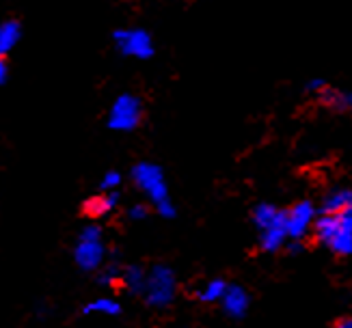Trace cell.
<instances>
[{"mask_svg":"<svg viewBox=\"0 0 352 328\" xmlns=\"http://www.w3.org/2000/svg\"><path fill=\"white\" fill-rule=\"evenodd\" d=\"M175 289H177V281L169 265L156 263L154 268L147 272L143 296L149 307H154V309L169 307L175 298Z\"/></svg>","mask_w":352,"mask_h":328,"instance_id":"1","label":"cell"},{"mask_svg":"<svg viewBox=\"0 0 352 328\" xmlns=\"http://www.w3.org/2000/svg\"><path fill=\"white\" fill-rule=\"evenodd\" d=\"M279 216V210L270 206V203H262V206H257L255 212H253V221L259 229H266L268 225L274 223V218Z\"/></svg>","mask_w":352,"mask_h":328,"instance_id":"17","label":"cell"},{"mask_svg":"<svg viewBox=\"0 0 352 328\" xmlns=\"http://www.w3.org/2000/svg\"><path fill=\"white\" fill-rule=\"evenodd\" d=\"M20 35H22L20 22L9 20L0 26V56H7V52L20 41Z\"/></svg>","mask_w":352,"mask_h":328,"instance_id":"12","label":"cell"},{"mask_svg":"<svg viewBox=\"0 0 352 328\" xmlns=\"http://www.w3.org/2000/svg\"><path fill=\"white\" fill-rule=\"evenodd\" d=\"M314 216H316V210L309 201H300L296 206L285 212V231L289 238H302L305 233L309 231V227L314 225Z\"/></svg>","mask_w":352,"mask_h":328,"instance_id":"7","label":"cell"},{"mask_svg":"<svg viewBox=\"0 0 352 328\" xmlns=\"http://www.w3.org/2000/svg\"><path fill=\"white\" fill-rule=\"evenodd\" d=\"M74 259L78 263V268H82L85 272H94L104 263L106 248H104L102 240L78 238V244H76V251H74Z\"/></svg>","mask_w":352,"mask_h":328,"instance_id":"6","label":"cell"},{"mask_svg":"<svg viewBox=\"0 0 352 328\" xmlns=\"http://www.w3.org/2000/svg\"><path fill=\"white\" fill-rule=\"evenodd\" d=\"M324 87H327V83L322 80V78H314V80L307 85V91H309V93H314V96H318V93L322 91Z\"/></svg>","mask_w":352,"mask_h":328,"instance_id":"21","label":"cell"},{"mask_svg":"<svg viewBox=\"0 0 352 328\" xmlns=\"http://www.w3.org/2000/svg\"><path fill=\"white\" fill-rule=\"evenodd\" d=\"M335 328H352V318H344V320H340L338 322V326Z\"/></svg>","mask_w":352,"mask_h":328,"instance_id":"24","label":"cell"},{"mask_svg":"<svg viewBox=\"0 0 352 328\" xmlns=\"http://www.w3.org/2000/svg\"><path fill=\"white\" fill-rule=\"evenodd\" d=\"M132 179L147 195V199H151L154 206H160V203L169 201V190H166L164 175H162L160 166L149 164V162L136 164L132 171Z\"/></svg>","mask_w":352,"mask_h":328,"instance_id":"3","label":"cell"},{"mask_svg":"<svg viewBox=\"0 0 352 328\" xmlns=\"http://www.w3.org/2000/svg\"><path fill=\"white\" fill-rule=\"evenodd\" d=\"M316 236L340 255L352 253V227L340 214H324L316 221Z\"/></svg>","mask_w":352,"mask_h":328,"instance_id":"2","label":"cell"},{"mask_svg":"<svg viewBox=\"0 0 352 328\" xmlns=\"http://www.w3.org/2000/svg\"><path fill=\"white\" fill-rule=\"evenodd\" d=\"M145 278H147V272L141 268V265H128L126 270H121V285L136 296H143Z\"/></svg>","mask_w":352,"mask_h":328,"instance_id":"11","label":"cell"},{"mask_svg":"<svg viewBox=\"0 0 352 328\" xmlns=\"http://www.w3.org/2000/svg\"><path fill=\"white\" fill-rule=\"evenodd\" d=\"M287 238L285 231V212H279V216L274 218V223L268 225L266 229H262V248L264 251H277V248L283 246Z\"/></svg>","mask_w":352,"mask_h":328,"instance_id":"9","label":"cell"},{"mask_svg":"<svg viewBox=\"0 0 352 328\" xmlns=\"http://www.w3.org/2000/svg\"><path fill=\"white\" fill-rule=\"evenodd\" d=\"M143 119V106L141 100L134 96H121L109 115V126L113 130H121V132H130L134 128H139V123Z\"/></svg>","mask_w":352,"mask_h":328,"instance_id":"4","label":"cell"},{"mask_svg":"<svg viewBox=\"0 0 352 328\" xmlns=\"http://www.w3.org/2000/svg\"><path fill=\"white\" fill-rule=\"evenodd\" d=\"M340 216H342L344 221L352 227V203H350V206H348L346 210H342V212H340Z\"/></svg>","mask_w":352,"mask_h":328,"instance_id":"23","label":"cell"},{"mask_svg":"<svg viewBox=\"0 0 352 328\" xmlns=\"http://www.w3.org/2000/svg\"><path fill=\"white\" fill-rule=\"evenodd\" d=\"M221 300H223L227 316H232V318H242L244 314H247V309H249V296L238 285L227 287Z\"/></svg>","mask_w":352,"mask_h":328,"instance_id":"10","label":"cell"},{"mask_svg":"<svg viewBox=\"0 0 352 328\" xmlns=\"http://www.w3.org/2000/svg\"><path fill=\"white\" fill-rule=\"evenodd\" d=\"M82 314L91 316V314H102V316H119L121 314V305L113 298H96L82 307Z\"/></svg>","mask_w":352,"mask_h":328,"instance_id":"14","label":"cell"},{"mask_svg":"<svg viewBox=\"0 0 352 328\" xmlns=\"http://www.w3.org/2000/svg\"><path fill=\"white\" fill-rule=\"evenodd\" d=\"M352 203V190H338L324 199V212L327 214H340Z\"/></svg>","mask_w":352,"mask_h":328,"instance_id":"15","label":"cell"},{"mask_svg":"<svg viewBox=\"0 0 352 328\" xmlns=\"http://www.w3.org/2000/svg\"><path fill=\"white\" fill-rule=\"evenodd\" d=\"M117 203H119V195L115 190H106L104 195L87 199L82 206V214L89 218H102L106 214H111L117 208Z\"/></svg>","mask_w":352,"mask_h":328,"instance_id":"8","label":"cell"},{"mask_svg":"<svg viewBox=\"0 0 352 328\" xmlns=\"http://www.w3.org/2000/svg\"><path fill=\"white\" fill-rule=\"evenodd\" d=\"M225 289H227V283H225V281L214 278V281H210V283H206V285L201 287V292H199L197 296H199V300H204V303H217V300L223 298Z\"/></svg>","mask_w":352,"mask_h":328,"instance_id":"16","label":"cell"},{"mask_svg":"<svg viewBox=\"0 0 352 328\" xmlns=\"http://www.w3.org/2000/svg\"><path fill=\"white\" fill-rule=\"evenodd\" d=\"M128 216L132 218V221H143V218L149 216V208H147V206H134V208L128 212Z\"/></svg>","mask_w":352,"mask_h":328,"instance_id":"20","label":"cell"},{"mask_svg":"<svg viewBox=\"0 0 352 328\" xmlns=\"http://www.w3.org/2000/svg\"><path fill=\"white\" fill-rule=\"evenodd\" d=\"M7 74H9V67H7V56H0V85H5Z\"/></svg>","mask_w":352,"mask_h":328,"instance_id":"22","label":"cell"},{"mask_svg":"<svg viewBox=\"0 0 352 328\" xmlns=\"http://www.w3.org/2000/svg\"><path fill=\"white\" fill-rule=\"evenodd\" d=\"M318 98L322 100L324 104H329L331 108L352 113V93H340V91H333L331 87H324L322 91L318 93Z\"/></svg>","mask_w":352,"mask_h":328,"instance_id":"13","label":"cell"},{"mask_svg":"<svg viewBox=\"0 0 352 328\" xmlns=\"http://www.w3.org/2000/svg\"><path fill=\"white\" fill-rule=\"evenodd\" d=\"M121 184V175L117 173V171H109L104 177H102V182H100V188L106 193V190H115L117 186Z\"/></svg>","mask_w":352,"mask_h":328,"instance_id":"19","label":"cell"},{"mask_svg":"<svg viewBox=\"0 0 352 328\" xmlns=\"http://www.w3.org/2000/svg\"><path fill=\"white\" fill-rule=\"evenodd\" d=\"M98 281H100V285H106V287H117V285H121V270H119V265L117 263L106 265V268L100 272Z\"/></svg>","mask_w":352,"mask_h":328,"instance_id":"18","label":"cell"},{"mask_svg":"<svg viewBox=\"0 0 352 328\" xmlns=\"http://www.w3.org/2000/svg\"><path fill=\"white\" fill-rule=\"evenodd\" d=\"M115 43L126 56L149 58L154 54V43H151V37L145 30H117Z\"/></svg>","mask_w":352,"mask_h":328,"instance_id":"5","label":"cell"}]
</instances>
